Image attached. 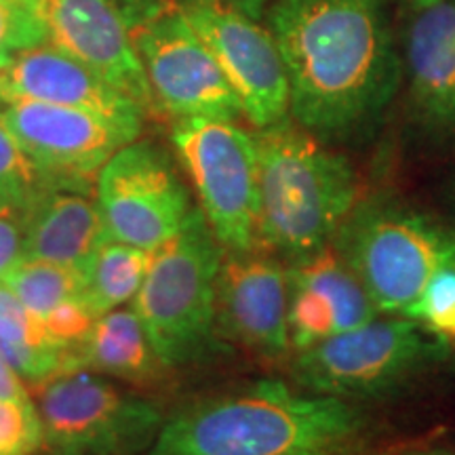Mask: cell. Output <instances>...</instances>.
Wrapping results in <instances>:
<instances>
[{"mask_svg": "<svg viewBox=\"0 0 455 455\" xmlns=\"http://www.w3.org/2000/svg\"><path fill=\"white\" fill-rule=\"evenodd\" d=\"M289 284L308 289L331 310L338 333L350 331L379 316L361 281L352 275L344 259L335 253L331 244L316 253L291 261L287 268Z\"/></svg>", "mask_w": 455, "mask_h": 455, "instance_id": "19", "label": "cell"}, {"mask_svg": "<svg viewBox=\"0 0 455 455\" xmlns=\"http://www.w3.org/2000/svg\"><path fill=\"white\" fill-rule=\"evenodd\" d=\"M398 455H455V453L441 447H426V449H409V451H403Z\"/></svg>", "mask_w": 455, "mask_h": 455, "instance_id": "30", "label": "cell"}, {"mask_svg": "<svg viewBox=\"0 0 455 455\" xmlns=\"http://www.w3.org/2000/svg\"><path fill=\"white\" fill-rule=\"evenodd\" d=\"M108 238L93 188L49 186L24 212V258L70 266L83 275Z\"/></svg>", "mask_w": 455, "mask_h": 455, "instance_id": "17", "label": "cell"}, {"mask_svg": "<svg viewBox=\"0 0 455 455\" xmlns=\"http://www.w3.org/2000/svg\"><path fill=\"white\" fill-rule=\"evenodd\" d=\"M0 112L49 186L93 188L110 158L140 138L141 129L78 108L9 101Z\"/></svg>", "mask_w": 455, "mask_h": 455, "instance_id": "12", "label": "cell"}, {"mask_svg": "<svg viewBox=\"0 0 455 455\" xmlns=\"http://www.w3.org/2000/svg\"><path fill=\"white\" fill-rule=\"evenodd\" d=\"M403 68L415 121L435 141L455 146V3L419 11L407 32Z\"/></svg>", "mask_w": 455, "mask_h": 455, "instance_id": "16", "label": "cell"}, {"mask_svg": "<svg viewBox=\"0 0 455 455\" xmlns=\"http://www.w3.org/2000/svg\"><path fill=\"white\" fill-rule=\"evenodd\" d=\"M409 318L447 344L455 341V251L428 278Z\"/></svg>", "mask_w": 455, "mask_h": 455, "instance_id": "24", "label": "cell"}, {"mask_svg": "<svg viewBox=\"0 0 455 455\" xmlns=\"http://www.w3.org/2000/svg\"><path fill=\"white\" fill-rule=\"evenodd\" d=\"M449 344L407 316L373 318L338 333L293 361L301 388L341 401H369L405 388L447 356Z\"/></svg>", "mask_w": 455, "mask_h": 455, "instance_id": "6", "label": "cell"}, {"mask_svg": "<svg viewBox=\"0 0 455 455\" xmlns=\"http://www.w3.org/2000/svg\"><path fill=\"white\" fill-rule=\"evenodd\" d=\"M0 356L32 386L64 367V348L51 338L43 318L28 310L4 284H0Z\"/></svg>", "mask_w": 455, "mask_h": 455, "instance_id": "20", "label": "cell"}, {"mask_svg": "<svg viewBox=\"0 0 455 455\" xmlns=\"http://www.w3.org/2000/svg\"><path fill=\"white\" fill-rule=\"evenodd\" d=\"M44 449L41 415L32 398H0V455H36Z\"/></svg>", "mask_w": 455, "mask_h": 455, "instance_id": "25", "label": "cell"}, {"mask_svg": "<svg viewBox=\"0 0 455 455\" xmlns=\"http://www.w3.org/2000/svg\"><path fill=\"white\" fill-rule=\"evenodd\" d=\"M215 327L253 355H289V276L275 253L224 251L215 283Z\"/></svg>", "mask_w": 455, "mask_h": 455, "instance_id": "13", "label": "cell"}, {"mask_svg": "<svg viewBox=\"0 0 455 455\" xmlns=\"http://www.w3.org/2000/svg\"><path fill=\"white\" fill-rule=\"evenodd\" d=\"M449 196H451V207H453V212H455V180H453V184H451V190H449Z\"/></svg>", "mask_w": 455, "mask_h": 455, "instance_id": "32", "label": "cell"}, {"mask_svg": "<svg viewBox=\"0 0 455 455\" xmlns=\"http://www.w3.org/2000/svg\"><path fill=\"white\" fill-rule=\"evenodd\" d=\"M407 3L411 4L413 9H418V11H424V9H430V7H435V4L443 3V0H407Z\"/></svg>", "mask_w": 455, "mask_h": 455, "instance_id": "31", "label": "cell"}, {"mask_svg": "<svg viewBox=\"0 0 455 455\" xmlns=\"http://www.w3.org/2000/svg\"><path fill=\"white\" fill-rule=\"evenodd\" d=\"M150 251L108 236L83 272V295L89 308L101 316L127 304L140 291Z\"/></svg>", "mask_w": 455, "mask_h": 455, "instance_id": "21", "label": "cell"}, {"mask_svg": "<svg viewBox=\"0 0 455 455\" xmlns=\"http://www.w3.org/2000/svg\"><path fill=\"white\" fill-rule=\"evenodd\" d=\"M0 398H9V401H26V398H30L24 379L4 363L3 356H0Z\"/></svg>", "mask_w": 455, "mask_h": 455, "instance_id": "28", "label": "cell"}, {"mask_svg": "<svg viewBox=\"0 0 455 455\" xmlns=\"http://www.w3.org/2000/svg\"><path fill=\"white\" fill-rule=\"evenodd\" d=\"M221 247L201 209L150 251L133 312L164 369L196 365L218 350L215 283Z\"/></svg>", "mask_w": 455, "mask_h": 455, "instance_id": "4", "label": "cell"}, {"mask_svg": "<svg viewBox=\"0 0 455 455\" xmlns=\"http://www.w3.org/2000/svg\"><path fill=\"white\" fill-rule=\"evenodd\" d=\"M3 284L11 289V293L28 310L41 318L49 315L55 306L64 304L66 299L83 295L81 272L44 259L24 258L3 278Z\"/></svg>", "mask_w": 455, "mask_h": 455, "instance_id": "22", "label": "cell"}, {"mask_svg": "<svg viewBox=\"0 0 455 455\" xmlns=\"http://www.w3.org/2000/svg\"><path fill=\"white\" fill-rule=\"evenodd\" d=\"M20 100L78 108L140 129L146 116L133 100L49 43L24 51L0 68V104Z\"/></svg>", "mask_w": 455, "mask_h": 455, "instance_id": "15", "label": "cell"}, {"mask_svg": "<svg viewBox=\"0 0 455 455\" xmlns=\"http://www.w3.org/2000/svg\"><path fill=\"white\" fill-rule=\"evenodd\" d=\"M98 318L100 316L89 308V304L83 298L66 299L64 304L55 306L49 315L43 316L49 335L64 348V363L70 352L81 348L87 341Z\"/></svg>", "mask_w": 455, "mask_h": 455, "instance_id": "27", "label": "cell"}, {"mask_svg": "<svg viewBox=\"0 0 455 455\" xmlns=\"http://www.w3.org/2000/svg\"><path fill=\"white\" fill-rule=\"evenodd\" d=\"M152 104L167 116H243L241 101L207 44L192 30L180 7H169L133 32Z\"/></svg>", "mask_w": 455, "mask_h": 455, "instance_id": "10", "label": "cell"}, {"mask_svg": "<svg viewBox=\"0 0 455 455\" xmlns=\"http://www.w3.org/2000/svg\"><path fill=\"white\" fill-rule=\"evenodd\" d=\"M95 195L108 236L152 251L190 218V192L161 146L131 141L101 167Z\"/></svg>", "mask_w": 455, "mask_h": 455, "instance_id": "9", "label": "cell"}, {"mask_svg": "<svg viewBox=\"0 0 455 455\" xmlns=\"http://www.w3.org/2000/svg\"><path fill=\"white\" fill-rule=\"evenodd\" d=\"M171 140L224 251L261 249L255 135L228 118L198 116L175 121Z\"/></svg>", "mask_w": 455, "mask_h": 455, "instance_id": "8", "label": "cell"}, {"mask_svg": "<svg viewBox=\"0 0 455 455\" xmlns=\"http://www.w3.org/2000/svg\"><path fill=\"white\" fill-rule=\"evenodd\" d=\"M47 43V34L28 0H0V68L24 51Z\"/></svg>", "mask_w": 455, "mask_h": 455, "instance_id": "26", "label": "cell"}, {"mask_svg": "<svg viewBox=\"0 0 455 455\" xmlns=\"http://www.w3.org/2000/svg\"><path fill=\"white\" fill-rule=\"evenodd\" d=\"M89 369L106 373L135 386H150L161 378L163 363L158 361L150 339L133 310H110L95 323L87 341L70 352L61 371Z\"/></svg>", "mask_w": 455, "mask_h": 455, "instance_id": "18", "label": "cell"}, {"mask_svg": "<svg viewBox=\"0 0 455 455\" xmlns=\"http://www.w3.org/2000/svg\"><path fill=\"white\" fill-rule=\"evenodd\" d=\"M178 7L226 74L243 116L255 129L287 121L289 81L272 32L224 0H181Z\"/></svg>", "mask_w": 455, "mask_h": 455, "instance_id": "11", "label": "cell"}, {"mask_svg": "<svg viewBox=\"0 0 455 455\" xmlns=\"http://www.w3.org/2000/svg\"><path fill=\"white\" fill-rule=\"evenodd\" d=\"M49 455H141L164 424L156 403L116 388L89 369L34 386Z\"/></svg>", "mask_w": 455, "mask_h": 455, "instance_id": "7", "label": "cell"}, {"mask_svg": "<svg viewBox=\"0 0 455 455\" xmlns=\"http://www.w3.org/2000/svg\"><path fill=\"white\" fill-rule=\"evenodd\" d=\"M363 428L348 401L264 379L164 418L146 455H344Z\"/></svg>", "mask_w": 455, "mask_h": 455, "instance_id": "2", "label": "cell"}, {"mask_svg": "<svg viewBox=\"0 0 455 455\" xmlns=\"http://www.w3.org/2000/svg\"><path fill=\"white\" fill-rule=\"evenodd\" d=\"M259 247L298 261L331 244L358 203V180L348 158L283 121L258 129Z\"/></svg>", "mask_w": 455, "mask_h": 455, "instance_id": "3", "label": "cell"}, {"mask_svg": "<svg viewBox=\"0 0 455 455\" xmlns=\"http://www.w3.org/2000/svg\"><path fill=\"white\" fill-rule=\"evenodd\" d=\"M44 188H49V180L20 144L0 112V207L26 212L28 204Z\"/></svg>", "mask_w": 455, "mask_h": 455, "instance_id": "23", "label": "cell"}, {"mask_svg": "<svg viewBox=\"0 0 455 455\" xmlns=\"http://www.w3.org/2000/svg\"><path fill=\"white\" fill-rule=\"evenodd\" d=\"M47 43L87 66L108 84L155 110L150 84L135 49L133 32L118 0H28Z\"/></svg>", "mask_w": 455, "mask_h": 455, "instance_id": "14", "label": "cell"}, {"mask_svg": "<svg viewBox=\"0 0 455 455\" xmlns=\"http://www.w3.org/2000/svg\"><path fill=\"white\" fill-rule=\"evenodd\" d=\"M224 3L238 9L247 17H251V20H259L261 13H264L266 4H268V0H224Z\"/></svg>", "mask_w": 455, "mask_h": 455, "instance_id": "29", "label": "cell"}, {"mask_svg": "<svg viewBox=\"0 0 455 455\" xmlns=\"http://www.w3.org/2000/svg\"><path fill=\"white\" fill-rule=\"evenodd\" d=\"M270 32L301 129L329 146L378 129L403 81L384 0H276Z\"/></svg>", "mask_w": 455, "mask_h": 455, "instance_id": "1", "label": "cell"}, {"mask_svg": "<svg viewBox=\"0 0 455 455\" xmlns=\"http://www.w3.org/2000/svg\"><path fill=\"white\" fill-rule=\"evenodd\" d=\"M331 247L379 315L409 318L428 278L455 251V230L405 203L365 198L341 221Z\"/></svg>", "mask_w": 455, "mask_h": 455, "instance_id": "5", "label": "cell"}]
</instances>
